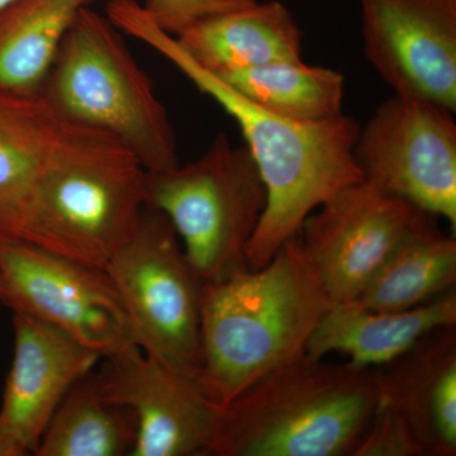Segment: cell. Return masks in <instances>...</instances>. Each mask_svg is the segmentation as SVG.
<instances>
[{"label": "cell", "mask_w": 456, "mask_h": 456, "mask_svg": "<svg viewBox=\"0 0 456 456\" xmlns=\"http://www.w3.org/2000/svg\"><path fill=\"white\" fill-rule=\"evenodd\" d=\"M436 218L421 213L360 294L362 305L375 311H406L455 288V236L444 233Z\"/></svg>", "instance_id": "18"}, {"label": "cell", "mask_w": 456, "mask_h": 456, "mask_svg": "<svg viewBox=\"0 0 456 456\" xmlns=\"http://www.w3.org/2000/svg\"><path fill=\"white\" fill-rule=\"evenodd\" d=\"M364 53L399 97L456 110V0H359Z\"/></svg>", "instance_id": "11"}, {"label": "cell", "mask_w": 456, "mask_h": 456, "mask_svg": "<svg viewBox=\"0 0 456 456\" xmlns=\"http://www.w3.org/2000/svg\"><path fill=\"white\" fill-rule=\"evenodd\" d=\"M108 18L158 51L239 125L253 156L266 202L248 248V268L265 266L303 222L341 189L362 182L354 149L360 127L344 113L322 121H296L254 106L184 53L136 0H110Z\"/></svg>", "instance_id": "1"}, {"label": "cell", "mask_w": 456, "mask_h": 456, "mask_svg": "<svg viewBox=\"0 0 456 456\" xmlns=\"http://www.w3.org/2000/svg\"><path fill=\"white\" fill-rule=\"evenodd\" d=\"M97 378L110 402L130 408L137 422L130 456H207L224 406L196 378L132 347L104 359Z\"/></svg>", "instance_id": "12"}, {"label": "cell", "mask_w": 456, "mask_h": 456, "mask_svg": "<svg viewBox=\"0 0 456 456\" xmlns=\"http://www.w3.org/2000/svg\"><path fill=\"white\" fill-rule=\"evenodd\" d=\"M62 127L64 121L40 95L0 92V237H17Z\"/></svg>", "instance_id": "17"}, {"label": "cell", "mask_w": 456, "mask_h": 456, "mask_svg": "<svg viewBox=\"0 0 456 456\" xmlns=\"http://www.w3.org/2000/svg\"><path fill=\"white\" fill-rule=\"evenodd\" d=\"M373 371L378 398L407 417L428 456H455L456 325L434 330Z\"/></svg>", "instance_id": "14"}, {"label": "cell", "mask_w": 456, "mask_h": 456, "mask_svg": "<svg viewBox=\"0 0 456 456\" xmlns=\"http://www.w3.org/2000/svg\"><path fill=\"white\" fill-rule=\"evenodd\" d=\"M332 303L298 233L263 268L204 284L198 383L226 406L305 354Z\"/></svg>", "instance_id": "2"}, {"label": "cell", "mask_w": 456, "mask_h": 456, "mask_svg": "<svg viewBox=\"0 0 456 456\" xmlns=\"http://www.w3.org/2000/svg\"><path fill=\"white\" fill-rule=\"evenodd\" d=\"M0 456H16L13 450L8 445L7 441L3 437L2 432H0Z\"/></svg>", "instance_id": "24"}, {"label": "cell", "mask_w": 456, "mask_h": 456, "mask_svg": "<svg viewBox=\"0 0 456 456\" xmlns=\"http://www.w3.org/2000/svg\"><path fill=\"white\" fill-rule=\"evenodd\" d=\"M353 456H428L407 417L378 398L373 417Z\"/></svg>", "instance_id": "22"}, {"label": "cell", "mask_w": 456, "mask_h": 456, "mask_svg": "<svg viewBox=\"0 0 456 456\" xmlns=\"http://www.w3.org/2000/svg\"><path fill=\"white\" fill-rule=\"evenodd\" d=\"M456 325V289L406 311H375L358 299L334 302L308 340L305 354L341 353L355 368L373 369L398 358L424 336Z\"/></svg>", "instance_id": "15"}, {"label": "cell", "mask_w": 456, "mask_h": 456, "mask_svg": "<svg viewBox=\"0 0 456 456\" xmlns=\"http://www.w3.org/2000/svg\"><path fill=\"white\" fill-rule=\"evenodd\" d=\"M0 302L55 327L110 359L136 347L121 297L106 270L0 237Z\"/></svg>", "instance_id": "8"}, {"label": "cell", "mask_w": 456, "mask_h": 456, "mask_svg": "<svg viewBox=\"0 0 456 456\" xmlns=\"http://www.w3.org/2000/svg\"><path fill=\"white\" fill-rule=\"evenodd\" d=\"M146 175L139 159L110 134L64 121L17 239L106 270L139 227Z\"/></svg>", "instance_id": "3"}, {"label": "cell", "mask_w": 456, "mask_h": 456, "mask_svg": "<svg viewBox=\"0 0 456 456\" xmlns=\"http://www.w3.org/2000/svg\"><path fill=\"white\" fill-rule=\"evenodd\" d=\"M455 112L393 94L360 128L362 180L456 227Z\"/></svg>", "instance_id": "9"}, {"label": "cell", "mask_w": 456, "mask_h": 456, "mask_svg": "<svg viewBox=\"0 0 456 456\" xmlns=\"http://www.w3.org/2000/svg\"><path fill=\"white\" fill-rule=\"evenodd\" d=\"M377 402L373 369L303 354L224 406L207 456H353Z\"/></svg>", "instance_id": "4"}, {"label": "cell", "mask_w": 456, "mask_h": 456, "mask_svg": "<svg viewBox=\"0 0 456 456\" xmlns=\"http://www.w3.org/2000/svg\"><path fill=\"white\" fill-rule=\"evenodd\" d=\"M106 272L125 305L134 345L197 379L204 283L167 216L146 206L136 233Z\"/></svg>", "instance_id": "7"}, {"label": "cell", "mask_w": 456, "mask_h": 456, "mask_svg": "<svg viewBox=\"0 0 456 456\" xmlns=\"http://www.w3.org/2000/svg\"><path fill=\"white\" fill-rule=\"evenodd\" d=\"M40 97L62 121L118 140L146 171L179 164L175 134L151 80L118 29L90 7L66 33Z\"/></svg>", "instance_id": "5"}, {"label": "cell", "mask_w": 456, "mask_h": 456, "mask_svg": "<svg viewBox=\"0 0 456 456\" xmlns=\"http://www.w3.org/2000/svg\"><path fill=\"white\" fill-rule=\"evenodd\" d=\"M303 222V248L334 302L354 301L424 211L365 180L341 189Z\"/></svg>", "instance_id": "10"}, {"label": "cell", "mask_w": 456, "mask_h": 456, "mask_svg": "<svg viewBox=\"0 0 456 456\" xmlns=\"http://www.w3.org/2000/svg\"><path fill=\"white\" fill-rule=\"evenodd\" d=\"M180 49L213 74L302 59V33L281 2H251L197 20L178 36Z\"/></svg>", "instance_id": "16"}, {"label": "cell", "mask_w": 456, "mask_h": 456, "mask_svg": "<svg viewBox=\"0 0 456 456\" xmlns=\"http://www.w3.org/2000/svg\"><path fill=\"white\" fill-rule=\"evenodd\" d=\"M136 435L134 412L110 402L92 371L66 393L33 455L126 456Z\"/></svg>", "instance_id": "20"}, {"label": "cell", "mask_w": 456, "mask_h": 456, "mask_svg": "<svg viewBox=\"0 0 456 456\" xmlns=\"http://www.w3.org/2000/svg\"><path fill=\"white\" fill-rule=\"evenodd\" d=\"M12 0H0V9L4 7V5H7L8 3H11Z\"/></svg>", "instance_id": "25"}, {"label": "cell", "mask_w": 456, "mask_h": 456, "mask_svg": "<svg viewBox=\"0 0 456 456\" xmlns=\"http://www.w3.org/2000/svg\"><path fill=\"white\" fill-rule=\"evenodd\" d=\"M95 0H12L0 9V92L40 95L77 14Z\"/></svg>", "instance_id": "19"}, {"label": "cell", "mask_w": 456, "mask_h": 456, "mask_svg": "<svg viewBox=\"0 0 456 456\" xmlns=\"http://www.w3.org/2000/svg\"><path fill=\"white\" fill-rule=\"evenodd\" d=\"M251 0H145L143 8L156 25L173 36L197 20Z\"/></svg>", "instance_id": "23"}, {"label": "cell", "mask_w": 456, "mask_h": 456, "mask_svg": "<svg viewBox=\"0 0 456 456\" xmlns=\"http://www.w3.org/2000/svg\"><path fill=\"white\" fill-rule=\"evenodd\" d=\"M146 202L167 216L204 284L248 269L246 248L266 193L248 147L220 134L193 163L147 171Z\"/></svg>", "instance_id": "6"}, {"label": "cell", "mask_w": 456, "mask_h": 456, "mask_svg": "<svg viewBox=\"0 0 456 456\" xmlns=\"http://www.w3.org/2000/svg\"><path fill=\"white\" fill-rule=\"evenodd\" d=\"M213 75L254 106L284 118L322 121L342 113L344 77L302 59Z\"/></svg>", "instance_id": "21"}, {"label": "cell", "mask_w": 456, "mask_h": 456, "mask_svg": "<svg viewBox=\"0 0 456 456\" xmlns=\"http://www.w3.org/2000/svg\"><path fill=\"white\" fill-rule=\"evenodd\" d=\"M14 356L0 408V432L14 455L35 454L66 393L102 356L55 327L13 314Z\"/></svg>", "instance_id": "13"}]
</instances>
